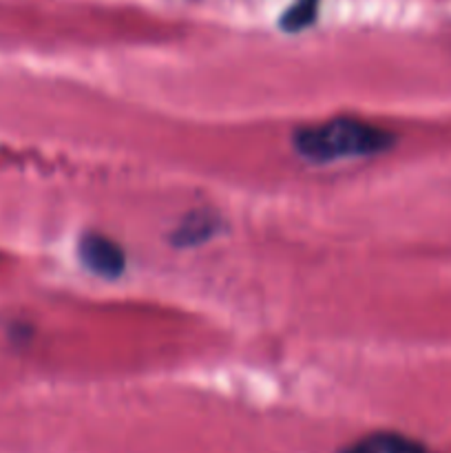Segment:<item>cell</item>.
Here are the masks:
<instances>
[{
	"label": "cell",
	"mask_w": 451,
	"mask_h": 453,
	"mask_svg": "<svg viewBox=\"0 0 451 453\" xmlns=\"http://www.w3.org/2000/svg\"><path fill=\"white\" fill-rule=\"evenodd\" d=\"M394 135L376 124L354 118H336L303 127L294 133V149L312 164L374 157L392 146Z\"/></svg>",
	"instance_id": "6da1fadb"
},
{
	"label": "cell",
	"mask_w": 451,
	"mask_h": 453,
	"mask_svg": "<svg viewBox=\"0 0 451 453\" xmlns=\"http://www.w3.org/2000/svg\"><path fill=\"white\" fill-rule=\"evenodd\" d=\"M80 261L84 268L91 270L93 274L102 279H118L126 268V255L113 239L104 234L88 233L80 239L78 246Z\"/></svg>",
	"instance_id": "7a4b0ae2"
},
{
	"label": "cell",
	"mask_w": 451,
	"mask_h": 453,
	"mask_svg": "<svg viewBox=\"0 0 451 453\" xmlns=\"http://www.w3.org/2000/svg\"><path fill=\"white\" fill-rule=\"evenodd\" d=\"M340 453H427V449L402 434L378 432L363 436L361 441L348 445Z\"/></svg>",
	"instance_id": "3957f363"
},
{
	"label": "cell",
	"mask_w": 451,
	"mask_h": 453,
	"mask_svg": "<svg viewBox=\"0 0 451 453\" xmlns=\"http://www.w3.org/2000/svg\"><path fill=\"white\" fill-rule=\"evenodd\" d=\"M217 221L210 215H190L184 224L177 228L175 242L180 246H195V243L203 242V239H210V234L215 233Z\"/></svg>",
	"instance_id": "277c9868"
},
{
	"label": "cell",
	"mask_w": 451,
	"mask_h": 453,
	"mask_svg": "<svg viewBox=\"0 0 451 453\" xmlns=\"http://www.w3.org/2000/svg\"><path fill=\"white\" fill-rule=\"evenodd\" d=\"M318 0H296L281 18V27L286 31H301L310 27L317 18Z\"/></svg>",
	"instance_id": "5b68a950"
}]
</instances>
